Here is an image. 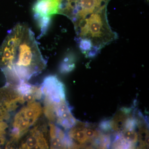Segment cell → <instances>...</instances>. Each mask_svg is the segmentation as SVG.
<instances>
[{
  "instance_id": "obj_5",
  "label": "cell",
  "mask_w": 149,
  "mask_h": 149,
  "mask_svg": "<svg viewBox=\"0 0 149 149\" xmlns=\"http://www.w3.org/2000/svg\"><path fill=\"white\" fill-rule=\"evenodd\" d=\"M60 2L59 0H37L33 7L34 17L40 28V37L46 34L51 18L59 14Z\"/></svg>"
},
{
  "instance_id": "obj_4",
  "label": "cell",
  "mask_w": 149,
  "mask_h": 149,
  "mask_svg": "<svg viewBox=\"0 0 149 149\" xmlns=\"http://www.w3.org/2000/svg\"><path fill=\"white\" fill-rule=\"evenodd\" d=\"M18 141L19 149H48L47 125L45 122L35 123Z\"/></svg>"
},
{
  "instance_id": "obj_6",
  "label": "cell",
  "mask_w": 149,
  "mask_h": 149,
  "mask_svg": "<svg viewBox=\"0 0 149 149\" xmlns=\"http://www.w3.org/2000/svg\"><path fill=\"white\" fill-rule=\"evenodd\" d=\"M40 87L44 102L56 104L66 100L64 85L55 75L46 77Z\"/></svg>"
},
{
  "instance_id": "obj_8",
  "label": "cell",
  "mask_w": 149,
  "mask_h": 149,
  "mask_svg": "<svg viewBox=\"0 0 149 149\" xmlns=\"http://www.w3.org/2000/svg\"><path fill=\"white\" fill-rule=\"evenodd\" d=\"M80 50L83 54L87 55L93 48V43L91 40L87 38L77 39Z\"/></svg>"
},
{
  "instance_id": "obj_1",
  "label": "cell",
  "mask_w": 149,
  "mask_h": 149,
  "mask_svg": "<svg viewBox=\"0 0 149 149\" xmlns=\"http://www.w3.org/2000/svg\"><path fill=\"white\" fill-rule=\"evenodd\" d=\"M47 63L34 33L26 24L15 25L0 47V68L8 82L27 81L40 74Z\"/></svg>"
},
{
  "instance_id": "obj_7",
  "label": "cell",
  "mask_w": 149,
  "mask_h": 149,
  "mask_svg": "<svg viewBox=\"0 0 149 149\" xmlns=\"http://www.w3.org/2000/svg\"><path fill=\"white\" fill-rule=\"evenodd\" d=\"M74 59L71 56H68L62 62L60 66V71L62 73H66L70 72L74 69L75 64Z\"/></svg>"
},
{
  "instance_id": "obj_3",
  "label": "cell",
  "mask_w": 149,
  "mask_h": 149,
  "mask_svg": "<svg viewBox=\"0 0 149 149\" xmlns=\"http://www.w3.org/2000/svg\"><path fill=\"white\" fill-rule=\"evenodd\" d=\"M25 103L15 87L6 84L0 88V149L5 148L17 110Z\"/></svg>"
},
{
  "instance_id": "obj_2",
  "label": "cell",
  "mask_w": 149,
  "mask_h": 149,
  "mask_svg": "<svg viewBox=\"0 0 149 149\" xmlns=\"http://www.w3.org/2000/svg\"><path fill=\"white\" fill-rule=\"evenodd\" d=\"M106 7L96 8L93 13L74 23L77 39L91 40L93 45L92 49L100 51L117 38V34L113 32L109 24Z\"/></svg>"
}]
</instances>
